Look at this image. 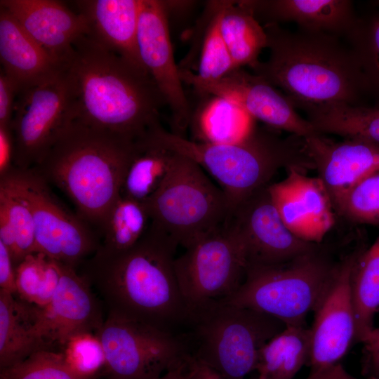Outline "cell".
Segmentation results:
<instances>
[{"label": "cell", "mask_w": 379, "mask_h": 379, "mask_svg": "<svg viewBox=\"0 0 379 379\" xmlns=\"http://www.w3.org/2000/svg\"><path fill=\"white\" fill-rule=\"evenodd\" d=\"M186 373L188 379H224L213 369L194 359L190 354L186 359Z\"/></svg>", "instance_id": "ee69618b"}, {"label": "cell", "mask_w": 379, "mask_h": 379, "mask_svg": "<svg viewBox=\"0 0 379 379\" xmlns=\"http://www.w3.org/2000/svg\"><path fill=\"white\" fill-rule=\"evenodd\" d=\"M69 88L60 67L19 90L10 124L14 167L32 168L43 159L69 123Z\"/></svg>", "instance_id": "7c38bea8"}, {"label": "cell", "mask_w": 379, "mask_h": 379, "mask_svg": "<svg viewBox=\"0 0 379 379\" xmlns=\"http://www.w3.org/2000/svg\"><path fill=\"white\" fill-rule=\"evenodd\" d=\"M341 259L321 244L317 249L271 265H251L231 303L272 316L286 325L305 324L331 286Z\"/></svg>", "instance_id": "8992f818"}, {"label": "cell", "mask_w": 379, "mask_h": 379, "mask_svg": "<svg viewBox=\"0 0 379 379\" xmlns=\"http://www.w3.org/2000/svg\"><path fill=\"white\" fill-rule=\"evenodd\" d=\"M343 39L356 58L366 95L379 106V12L357 16Z\"/></svg>", "instance_id": "1f68e13d"}, {"label": "cell", "mask_w": 379, "mask_h": 379, "mask_svg": "<svg viewBox=\"0 0 379 379\" xmlns=\"http://www.w3.org/2000/svg\"><path fill=\"white\" fill-rule=\"evenodd\" d=\"M333 208L338 215L351 222L379 225V171L357 182Z\"/></svg>", "instance_id": "e575fe53"}, {"label": "cell", "mask_w": 379, "mask_h": 379, "mask_svg": "<svg viewBox=\"0 0 379 379\" xmlns=\"http://www.w3.org/2000/svg\"><path fill=\"white\" fill-rule=\"evenodd\" d=\"M136 142L71 121L32 168L65 194L76 213L100 233L109 211L120 197Z\"/></svg>", "instance_id": "277c9868"}, {"label": "cell", "mask_w": 379, "mask_h": 379, "mask_svg": "<svg viewBox=\"0 0 379 379\" xmlns=\"http://www.w3.org/2000/svg\"><path fill=\"white\" fill-rule=\"evenodd\" d=\"M286 171L309 219L312 241L321 244L335 222V212L329 194L319 177L307 176L295 168Z\"/></svg>", "instance_id": "836d02e7"}, {"label": "cell", "mask_w": 379, "mask_h": 379, "mask_svg": "<svg viewBox=\"0 0 379 379\" xmlns=\"http://www.w3.org/2000/svg\"><path fill=\"white\" fill-rule=\"evenodd\" d=\"M360 342L364 345L363 375L367 379H379V327L373 328Z\"/></svg>", "instance_id": "ab89813d"}, {"label": "cell", "mask_w": 379, "mask_h": 379, "mask_svg": "<svg viewBox=\"0 0 379 379\" xmlns=\"http://www.w3.org/2000/svg\"><path fill=\"white\" fill-rule=\"evenodd\" d=\"M177 154L167 179L146 205L152 223L186 248L224 225L232 207L199 165Z\"/></svg>", "instance_id": "ba28073f"}, {"label": "cell", "mask_w": 379, "mask_h": 379, "mask_svg": "<svg viewBox=\"0 0 379 379\" xmlns=\"http://www.w3.org/2000/svg\"><path fill=\"white\" fill-rule=\"evenodd\" d=\"M60 277L58 262L40 252L29 254L15 267L17 295L44 307L51 300Z\"/></svg>", "instance_id": "d6a6232c"}, {"label": "cell", "mask_w": 379, "mask_h": 379, "mask_svg": "<svg viewBox=\"0 0 379 379\" xmlns=\"http://www.w3.org/2000/svg\"><path fill=\"white\" fill-rule=\"evenodd\" d=\"M152 130L137 140L120 190V196L145 204L161 187L178 156L157 140Z\"/></svg>", "instance_id": "cb8c5ba5"}, {"label": "cell", "mask_w": 379, "mask_h": 379, "mask_svg": "<svg viewBox=\"0 0 379 379\" xmlns=\"http://www.w3.org/2000/svg\"><path fill=\"white\" fill-rule=\"evenodd\" d=\"M71 367L85 379H95L102 374L105 357L98 338L91 334L77 336L62 351Z\"/></svg>", "instance_id": "f35d334b"}, {"label": "cell", "mask_w": 379, "mask_h": 379, "mask_svg": "<svg viewBox=\"0 0 379 379\" xmlns=\"http://www.w3.org/2000/svg\"><path fill=\"white\" fill-rule=\"evenodd\" d=\"M225 0L208 1L201 18L202 41L197 72L192 74L201 81H218L234 69L222 38L220 21Z\"/></svg>", "instance_id": "4dcf8cb0"}, {"label": "cell", "mask_w": 379, "mask_h": 379, "mask_svg": "<svg viewBox=\"0 0 379 379\" xmlns=\"http://www.w3.org/2000/svg\"><path fill=\"white\" fill-rule=\"evenodd\" d=\"M351 288L356 322L355 342H360L373 328V317L379 308V235L359 255L352 270Z\"/></svg>", "instance_id": "f1b7e54d"}, {"label": "cell", "mask_w": 379, "mask_h": 379, "mask_svg": "<svg viewBox=\"0 0 379 379\" xmlns=\"http://www.w3.org/2000/svg\"><path fill=\"white\" fill-rule=\"evenodd\" d=\"M24 29L58 64L72 51L75 41L89 32L81 13L55 0H1Z\"/></svg>", "instance_id": "d6986e66"}, {"label": "cell", "mask_w": 379, "mask_h": 379, "mask_svg": "<svg viewBox=\"0 0 379 379\" xmlns=\"http://www.w3.org/2000/svg\"><path fill=\"white\" fill-rule=\"evenodd\" d=\"M220 27L236 68L251 69L260 61L259 55L267 46V34L246 0L225 1Z\"/></svg>", "instance_id": "484cf974"}, {"label": "cell", "mask_w": 379, "mask_h": 379, "mask_svg": "<svg viewBox=\"0 0 379 379\" xmlns=\"http://www.w3.org/2000/svg\"><path fill=\"white\" fill-rule=\"evenodd\" d=\"M69 92V119L137 141L161 125L167 106L150 74L88 35L60 64Z\"/></svg>", "instance_id": "7a4b0ae2"}, {"label": "cell", "mask_w": 379, "mask_h": 379, "mask_svg": "<svg viewBox=\"0 0 379 379\" xmlns=\"http://www.w3.org/2000/svg\"><path fill=\"white\" fill-rule=\"evenodd\" d=\"M251 379H264V378H260L257 375L256 377H254V378H251Z\"/></svg>", "instance_id": "bcb514c9"}, {"label": "cell", "mask_w": 379, "mask_h": 379, "mask_svg": "<svg viewBox=\"0 0 379 379\" xmlns=\"http://www.w3.org/2000/svg\"><path fill=\"white\" fill-rule=\"evenodd\" d=\"M204 104L192 116L191 124L199 142L231 143L244 138L255 127L252 119L233 102L208 95Z\"/></svg>", "instance_id": "83f0119b"}, {"label": "cell", "mask_w": 379, "mask_h": 379, "mask_svg": "<svg viewBox=\"0 0 379 379\" xmlns=\"http://www.w3.org/2000/svg\"><path fill=\"white\" fill-rule=\"evenodd\" d=\"M15 145L10 126H0V178L14 167Z\"/></svg>", "instance_id": "7bdbcfd3"}, {"label": "cell", "mask_w": 379, "mask_h": 379, "mask_svg": "<svg viewBox=\"0 0 379 379\" xmlns=\"http://www.w3.org/2000/svg\"><path fill=\"white\" fill-rule=\"evenodd\" d=\"M3 379H85L69 365L63 352L42 350L0 370Z\"/></svg>", "instance_id": "d590c367"}, {"label": "cell", "mask_w": 379, "mask_h": 379, "mask_svg": "<svg viewBox=\"0 0 379 379\" xmlns=\"http://www.w3.org/2000/svg\"><path fill=\"white\" fill-rule=\"evenodd\" d=\"M178 245L151 222L132 247L119 251L101 247L77 269L106 308L163 331L182 335L192 312L174 269Z\"/></svg>", "instance_id": "6da1fadb"}, {"label": "cell", "mask_w": 379, "mask_h": 379, "mask_svg": "<svg viewBox=\"0 0 379 379\" xmlns=\"http://www.w3.org/2000/svg\"><path fill=\"white\" fill-rule=\"evenodd\" d=\"M0 289L17 295L15 268L8 248L0 241Z\"/></svg>", "instance_id": "b9f144b4"}, {"label": "cell", "mask_w": 379, "mask_h": 379, "mask_svg": "<svg viewBox=\"0 0 379 379\" xmlns=\"http://www.w3.org/2000/svg\"><path fill=\"white\" fill-rule=\"evenodd\" d=\"M364 250L357 247L342 257L336 277L314 312L311 329L310 372L339 364L353 342L356 322L351 279L354 264Z\"/></svg>", "instance_id": "2e32d148"}, {"label": "cell", "mask_w": 379, "mask_h": 379, "mask_svg": "<svg viewBox=\"0 0 379 379\" xmlns=\"http://www.w3.org/2000/svg\"><path fill=\"white\" fill-rule=\"evenodd\" d=\"M0 60L1 69L18 84L20 89L59 68L58 64L2 6H0Z\"/></svg>", "instance_id": "603a6c76"}, {"label": "cell", "mask_w": 379, "mask_h": 379, "mask_svg": "<svg viewBox=\"0 0 379 379\" xmlns=\"http://www.w3.org/2000/svg\"><path fill=\"white\" fill-rule=\"evenodd\" d=\"M265 24L294 22L298 28L344 39L358 15L350 0H246Z\"/></svg>", "instance_id": "ffe728a7"}, {"label": "cell", "mask_w": 379, "mask_h": 379, "mask_svg": "<svg viewBox=\"0 0 379 379\" xmlns=\"http://www.w3.org/2000/svg\"><path fill=\"white\" fill-rule=\"evenodd\" d=\"M268 186L235 206L228 219L243 244L248 267L281 263L321 244L305 241L286 227L273 203Z\"/></svg>", "instance_id": "9a60e30c"}, {"label": "cell", "mask_w": 379, "mask_h": 379, "mask_svg": "<svg viewBox=\"0 0 379 379\" xmlns=\"http://www.w3.org/2000/svg\"><path fill=\"white\" fill-rule=\"evenodd\" d=\"M0 212L11 225L16 235L15 267L29 254L36 252L32 214L22 199L6 184L0 181Z\"/></svg>", "instance_id": "8d00e7d4"}, {"label": "cell", "mask_w": 379, "mask_h": 379, "mask_svg": "<svg viewBox=\"0 0 379 379\" xmlns=\"http://www.w3.org/2000/svg\"><path fill=\"white\" fill-rule=\"evenodd\" d=\"M286 326L272 316L221 300L194 310L185 335L194 359L224 379H244L255 371L261 348Z\"/></svg>", "instance_id": "52a82bcc"}, {"label": "cell", "mask_w": 379, "mask_h": 379, "mask_svg": "<svg viewBox=\"0 0 379 379\" xmlns=\"http://www.w3.org/2000/svg\"><path fill=\"white\" fill-rule=\"evenodd\" d=\"M95 336L104 353L105 379H159L190 354L185 335L111 312Z\"/></svg>", "instance_id": "30bf717a"}, {"label": "cell", "mask_w": 379, "mask_h": 379, "mask_svg": "<svg viewBox=\"0 0 379 379\" xmlns=\"http://www.w3.org/2000/svg\"><path fill=\"white\" fill-rule=\"evenodd\" d=\"M317 170L333 205L357 182L379 171V145L357 139L334 141L317 133L305 138Z\"/></svg>", "instance_id": "ac0fdd59"}, {"label": "cell", "mask_w": 379, "mask_h": 379, "mask_svg": "<svg viewBox=\"0 0 379 379\" xmlns=\"http://www.w3.org/2000/svg\"><path fill=\"white\" fill-rule=\"evenodd\" d=\"M138 47L144 67L164 95L171 116V132L185 137L192 111L183 88L170 38L165 1L142 0Z\"/></svg>", "instance_id": "5bb4252c"}, {"label": "cell", "mask_w": 379, "mask_h": 379, "mask_svg": "<svg viewBox=\"0 0 379 379\" xmlns=\"http://www.w3.org/2000/svg\"><path fill=\"white\" fill-rule=\"evenodd\" d=\"M0 181L27 204L33 217L36 252L76 270L98 250V233L66 208L32 168L13 167Z\"/></svg>", "instance_id": "9c48e42d"}, {"label": "cell", "mask_w": 379, "mask_h": 379, "mask_svg": "<svg viewBox=\"0 0 379 379\" xmlns=\"http://www.w3.org/2000/svg\"><path fill=\"white\" fill-rule=\"evenodd\" d=\"M270 127L255 126L242 140L211 143L189 140L166 130L153 129L157 140L171 151L186 157L214 178L225 194L232 210L270 181L281 168L313 169L305 138L281 137Z\"/></svg>", "instance_id": "5b68a950"}, {"label": "cell", "mask_w": 379, "mask_h": 379, "mask_svg": "<svg viewBox=\"0 0 379 379\" xmlns=\"http://www.w3.org/2000/svg\"><path fill=\"white\" fill-rule=\"evenodd\" d=\"M187 357L159 379H188L186 373Z\"/></svg>", "instance_id": "f6af8a7d"}, {"label": "cell", "mask_w": 379, "mask_h": 379, "mask_svg": "<svg viewBox=\"0 0 379 379\" xmlns=\"http://www.w3.org/2000/svg\"><path fill=\"white\" fill-rule=\"evenodd\" d=\"M151 224L145 204L120 196L115 201L100 231V247L114 251L134 246Z\"/></svg>", "instance_id": "f546056e"}, {"label": "cell", "mask_w": 379, "mask_h": 379, "mask_svg": "<svg viewBox=\"0 0 379 379\" xmlns=\"http://www.w3.org/2000/svg\"><path fill=\"white\" fill-rule=\"evenodd\" d=\"M247 267L243 244L228 220L186 248L174 261L180 291L192 312L234 295Z\"/></svg>", "instance_id": "8fae6325"}, {"label": "cell", "mask_w": 379, "mask_h": 379, "mask_svg": "<svg viewBox=\"0 0 379 379\" xmlns=\"http://www.w3.org/2000/svg\"><path fill=\"white\" fill-rule=\"evenodd\" d=\"M42 350L57 351L44 333L40 307L0 289V370Z\"/></svg>", "instance_id": "7402d4cb"}, {"label": "cell", "mask_w": 379, "mask_h": 379, "mask_svg": "<svg viewBox=\"0 0 379 379\" xmlns=\"http://www.w3.org/2000/svg\"><path fill=\"white\" fill-rule=\"evenodd\" d=\"M263 27L270 55L252 72L280 88L295 109L340 102L364 105L360 69L344 39L276 23Z\"/></svg>", "instance_id": "3957f363"}, {"label": "cell", "mask_w": 379, "mask_h": 379, "mask_svg": "<svg viewBox=\"0 0 379 379\" xmlns=\"http://www.w3.org/2000/svg\"><path fill=\"white\" fill-rule=\"evenodd\" d=\"M179 69L182 82L200 95L229 100L267 127L304 138L318 133L283 93L253 72L237 68L218 81H201L194 77L191 70Z\"/></svg>", "instance_id": "4fadbf2b"}, {"label": "cell", "mask_w": 379, "mask_h": 379, "mask_svg": "<svg viewBox=\"0 0 379 379\" xmlns=\"http://www.w3.org/2000/svg\"><path fill=\"white\" fill-rule=\"evenodd\" d=\"M268 189L286 227L299 238L314 243L309 219L291 176L287 175L283 180L270 184Z\"/></svg>", "instance_id": "74e56055"}, {"label": "cell", "mask_w": 379, "mask_h": 379, "mask_svg": "<svg viewBox=\"0 0 379 379\" xmlns=\"http://www.w3.org/2000/svg\"><path fill=\"white\" fill-rule=\"evenodd\" d=\"M298 109L320 134L357 138L379 145V106L328 103Z\"/></svg>", "instance_id": "d4e9b609"}, {"label": "cell", "mask_w": 379, "mask_h": 379, "mask_svg": "<svg viewBox=\"0 0 379 379\" xmlns=\"http://www.w3.org/2000/svg\"><path fill=\"white\" fill-rule=\"evenodd\" d=\"M19 90L18 84L1 69L0 126H10Z\"/></svg>", "instance_id": "60d3db41"}, {"label": "cell", "mask_w": 379, "mask_h": 379, "mask_svg": "<svg viewBox=\"0 0 379 379\" xmlns=\"http://www.w3.org/2000/svg\"><path fill=\"white\" fill-rule=\"evenodd\" d=\"M60 277L50 302L40 307L41 320L48 342L62 352L73 338L95 335L102 325V303L72 267L59 262Z\"/></svg>", "instance_id": "e0dca14e"}, {"label": "cell", "mask_w": 379, "mask_h": 379, "mask_svg": "<svg viewBox=\"0 0 379 379\" xmlns=\"http://www.w3.org/2000/svg\"><path fill=\"white\" fill-rule=\"evenodd\" d=\"M74 4L77 12L86 20L89 28L88 36L145 68L138 47L142 0H80Z\"/></svg>", "instance_id": "44dd1931"}, {"label": "cell", "mask_w": 379, "mask_h": 379, "mask_svg": "<svg viewBox=\"0 0 379 379\" xmlns=\"http://www.w3.org/2000/svg\"><path fill=\"white\" fill-rule=\"evenodd\" d=\"M0 379H3V378H0Z\"/></svg>", "instance_id": "7dc6e473"}, {"label": "cell", "mask_w": 379, "mask_h": 379, "mask_svg": "<svg viewBox=\"0 0 379 379\" xmlns=\"http://www.w3.org/2000/svg\"><path fill=\"white\" fill-rule=\"evenodd\" d=\"M312 352L311 329L305 324L286 325L260 350L255 371L264 379H293Z\"/></svg>", "instance_id": "4316f807"}]
</instances>
